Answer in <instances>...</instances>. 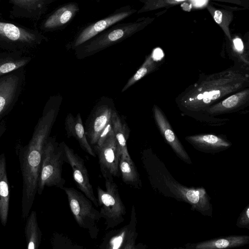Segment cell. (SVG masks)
Here are the masks:
<instances>
[{"mask_svg":"<svg viewBox=\"0 0 249 249\" xmlns=\"http://www.w3.org/2000/svg\"><path fill=\"white\" fill-rule=\"evenodd\" d=\"M58 108V106L53 107L44 113L28 144L19 155L22 177L21 217L23 219L29 214L37 192L44 148Z\"/></svg>","mask_w":249,"mask_h":249,"instance_id":"6da1fadb","label":"cell"},{"mask_svg":"<svg viewBox=\"0 0 249 249\" xmlns=\"http://www.w3.org/2000/svg\"><path fill=\"white\" fill-rule=\"evenodd\" d=\"M142 160L154 190L164 196L189 204L192 211L212 216L211 198L204 188L187 187L177 181L152 151H144Z\"/></svg>","mask_w":249,"mask_h":249,"instance_id":"7a4b0ae2","label":"cell"},{"mask_svg":"<svg viewBox=\"0 0 249 249\" xmlns=\"http://www.w3.org/2000/svg\"><path fill=\"white\" fill-rule=\"evenodd\" d=\"M248 77L234 70L207 76L179 98V107L190 112L205 111L216 101L243 88Z\"/></svg>","mask_w":249,"mask_h":249,"instance_id":"3957f363","label":"cell"},{"mask_svg":"<svg viewBox=\"0 0 249 249\" xmlns=\"http://www.w3.org/2000/svg\"><path fill=\"white\" fill-rule=\"evenodd\" d=\"M154 19L146 17L129 22H119L78 46L75 49V54L79 58L92 55L141 31Z\"/></svg>","mask_w":249,"mask_h":249,"instance_id":"277c9868","label":"cell"},{"mask_svg":"<svg viewBox=\"0 0 249 249\" xmlns=\"http://www.w3.org/2000/svg\"><path fill=\"white\" fill-rule=\"evenodd\" d=\"M67 162L64 142L58 144L48 139L43 151L37 193L41 195L46 186L62 189L65 179L62 178V166Z\"/></svg>","mask_w":249,"mask_h":249,"instance_id":"5b68a950","label":"cell"},{"mask_svg":"<svg viewBox=\"0 0 249 249\" xmlns=\"http://www.w3.org/2000/svg\"><path fill=\"white\" fill-rule=\"evenodd\" d=\"M104 178L106 189L97 187V200L100 216L105 220L106 230H108L124 222L126 211L113 178Z\"/></svg>","mask_w":249,"mask_h":249,"instance_id":"8992f818","label":"cell"},{"mask_svg":"<svg viewBox=\"0 0 249 249\" xmlns=\"http://www.w3.org/2000/svg\"><path fill=\"white\" fill-rule=\"evenodd\" d=\"M71 211L79 227L87 230L91 238H96L99 231L98 224L101 218L99 211L83 193L73 188L63 187Z\"/></svg>","mask_w":249,"mask_h":249,"instance_id":"52a82bcc","label":"cell"},{"mask_svg":"<svg viewBox=\"0 0 249 249\" xmlns=\"http://www.w3.org/2000/svg\"><path fill=\"white\" fill-rule=\"evenodd\" d=\"M137 10L129 5L116 9L107 17L85 27L79 31L72 40L66 45L68 49L75 50L80 45L126 18L137 13Z\"/></svg>","mask_w":249,"mask_h":249,"instance_id":"ba28073f","label":"cell"},{"mask_svg":"<svg viewBox=\"0 0 249 249\" xmlns=\"http://www.w3.org/2000/svg\"><path fill=\"white\" fill-rule=\"evenodd\" d=\"M98 155L101 173L104 178L120 177L119 160L121 154L113 128L99 146L94 145Z\"/></svg>","mask_w":249,"mask_h":249,"instance_id":"9c48e42d","label":"cell"},{"mask_svg":"<svg viewBox=\"0 0 249 249\" xmlns=\"http://www.w3.org/2000/svg\"><path fill=\"white\" fill-rule=\"evenodd\" d=\"M137 218L134 205L131 209L129 223L117 230L107 232L99 246L104 249H136V240Z\"/></svg>","mask_w":249,"mask_h":249,"instance_id":"30bf717a","label":"cell"},{"mask_svg":"<svg viewBox=\"0 0 249 249\" xmlns=\"http://www.w3.org/2000/svg\"><path fill=\"white\" fill-rule=\"evenodd\" d=\"M64 147L67 162L69 163L72 169L73 177L77 187L95 206L98 207L97 198L94 195L84 160L65 143Z\"/></svg>","mask_w":249,"mask_h":249,"instance_id":"8fae6325","label":"cell"},{"mask_svg":"<svg viewBox=\"0 0 249 249\" xmlns=\"http://www.w3.org/2000/svg\"><path fill=\"white\" fill-rule=\"evenodd\" d=\"M113 109L107 103H100L92 111L85 129L90 144L95 145L102 133L111 121Z\"/></svg>","mask_w":249,"mask_h":249,"instance_id":"7c38bea8","label":"cell"},{"mask_svg":"<svg viewBox=\"0 0 249 249\" xmlns=\"http://www.w3.org/2000/svg\"><path fill=\"white\" fill-rule=\"evenodd\" d=\"M153 110L155 122L167 144L180 160L185 163L192 164V161L190 156L173 131L160 108L157 105H154Z\"/></svg>","mask_w":249,"mask_h":249,"instance_id":"4fadbf2b","label":"cell"},{"mask_svg":"<svg viewBox=\"0 0 249 249\" xmlns=\"http://www.w3.org/2000/svg\"><path fill=\"white\" fill-rule=\"evenodd\" d=\"M185 140L194 148L201 152L215 154L230 148L232 143L221 136L213 134H198L188 136Z\"/></svg>","mask_w":249,"mask_h":249,"instance_id":"5bb4252c","label":"cell"},{"mask_svg":"<svg viewBox=\"0 0 249 249\" xmlns=\"http://www.w3.org/2000/svg\"><path fill=\"white\" fill-rule=\"evenodd\" d=\"M249 244V235L220 237L196 243L185 245L187 249H221L239 247Z\"/></svg>","mask_w":249,"mask_h":249,"instance_id":"9a60e30c","label":"cell"},{"mask_svg":"<svg viewBox=\"0 0 249 249\" xmlns=\"http://www.w3.org/2000/svg\"><path fill=\"white\" fill-rule=\"evenodd\" d=\"M79 10L78 4L75 2L63 4L48 17L44 22L43 27L47 29H58L64 27Z\"/></svg>","mask_w":249,"mask_h":249,"instance_id":"2e32d148","label":"cell"},{"mask_svg":"<svg viewBox=\"0 0 249 249\" xmlns=\"http://www.w3.org/2000/svg\"><path fill=\"white\" fill-rule=\"evenodd\" d=\"M249 99V89H245L227 97L209 107L205 111L210 115L230 112L243 106Z\"/></svg>","mask_w":249,"mask_h":249,"instance_id":"e0dca14e","label":"cell"},{"mask_svg":"<svg viewBox=\"0 0 249 249\" xmlns=\"http://www.w3.org/2000/svg\"><path fill=\"white\" fill-rule=\"evenodd\" d=\"M65 126L68 137H74L84 151L93 157L96 156L88 140L80 114L78 113L75 117L71 113L68 114L65 120Z\"/></svg>","mask_w":249,"mask_h":249,"instance_id":"ac0fdd59","label":"cell"},{"mask_svg":"<svg viewBox=\"0 0 249 249\" xmlns=\"http://www.w3.org/2000/svg\"><path fill=\"white\" fill-rule=\"evenodd\" d=\"M9 187L4 154L0 155V221L5 226L8 220L9 207Z\"/></svg>","mask_w":249,"mask_h":249,"instance_id":"d6986e66","label":"cell"},{"mask_svg":"<svg viewBox=\"0 0 249 249\" xmlns=\"http://www.w3.org/2000/svg\"><path fill=\"white\" fill-rule=\"evenodd\" d=\"M0 36L14 41L31 43L36 36L28 31L13 24L0 21Z\"/></svg>","mask_w":249,"mask_h":249,"instance_id":"ffe728a7","label":"cell"},{"mask_svg":"<svg viewBox=\"0 0 249 249\" xmlns=\"http://www.w3.org/2000/svg\"><path fill=\"white\" fill-rule=\"evenodd\" d=\"M119 170L123 182L135 188L142 187V181L134 162L131 159L121 156L119 160Z\"/></svg>","mask_w":249,"mask_h":249,"instance_id":"44dd1931","label":"cell"},{"mask_svg":"<svg viewBox=\"0 0 249 249\" xmlns=\"http://www.w3.org/2000/svg\"><path fill=\"white\" fill-rule=\"evenodd\" d=\"M213 3L220 7H215L211 2L206 6V8L214 20L224 31L228 38L231 40L230 25L233 19V11L222 7L220 3L215 2Z\"/></svg>","mask_w":249,"mask_h":249,"instance_id":"7402d4cb","label":"cell"},{"mask_svg":"<svg viewBox=\"0 0 249 249\" xmlns=\"http://www.w3.org/2000/svg\"><path fill=\"white\" fill-rule=\"evenodd\" d=\"M25 234L27 249H37L41 242L42 233L38 225L36 213L34 211L27 217Z\"/></svg>","mask_w":249,"mask_h":249,"instance_id":"603a6c76","label":"cell"},{"mask_svg":"<svg viewBox=\"0 0 249 249\" xmlns=\"http://www.w3.org/2000/svg\"><path fill=\"white\" fill-rule=\"evenodd\" d=\"M111 124L121 156L129 159H131L127 147V140L129 136V131H127L125 125L123 123L118 114L115 110H113L112 112Z\"/></svg>","mask_w":249,"mask_h":249,"instance_id":"cb8c5ba5","label":"cell"},{"mask_svg":"<svg viewBox=\"0 0 249 249\" xmlns=\"http://www.w3.org/2000/svg\"><path fill=\"white\" fill-rule=\"evenodd\" d=\"M18 77L10 75L0 80V115L13 99L18 85Z\"/></svg>","mask_w":249,"mask_h":249,"instance_id":"d4e9b609","label":"cell"},{"mask_svg":"<svg viewBox=\"0 0 249 249\" xmlns=\"http://www.w3.org/2000/svg\"><path fill=\"white\" fill-rule=\"evenodd\" d=\"M142 3L137 13L142 14L154 11L160 9H169L185 2L196 1L197 0H137ZM215 2L216 0H209Z\"/></svg>","mask_w":249,"mask_h":249,"instance_id":"484cf974","label":"cell"},{"mask_svg":"<svg viewBox=\"0 0 249 249\" xmlns=\"http://www.w3.org/2000/svg\"><path fill=\"white\" fill-rule=\"evenodd\" d=\"M157 66V63L156 62L153 53H151L146 58L136 72L128 80L123 88L122 92L125 91L146 74L155 70Z\"/></svg>","mask_w":249,"mask_h":249,"instance_id":"4316f807","label":"cell"},{"mask_svg":"<svg viewBox=\"0 0 249 249\" xmlns=\"http://www.w3.org/2000/svg\"><path fill=\"white\" fill-rule=\"evenodd\" d=\"M29 61L28 59H21L8 60L0 63V76L18 69L25 65Z\"/></svg>","mask_w":249,"mask_h":249,"instance_id":"83f0119b","label":"cell"},{"mask_svg":"<svg viewBox=\"0 0 249 249\" xmlns=\"http://www.w3.org/2000/svg\"><path fill=\"white\" fill-rule=\"evenodd\" d=\"M15 5L26 9L44 8L52 0H11Z\"/></svg>","mask_w":249,"mask_h":249,"instance_id":"f1b7e54d","label":"cell"},{"mask_svg":"<svg viewBox=\"0 0 249 249\" xmlns=\"http://www.w3.org/2000/svg\"><path fill=\"white\" fill-rule=\"evenodd\" d=\"M236 225L239 228L249 229V205H248L240 213Z\"/></svg>","mask_w":249,"mask_h":249,"instance_id":"f546056e","label":"cell"},{"mask_svg":"<svg viewBox=\"0 0 249 249\" xmlns=\"http://www.w3.org/2000/svg\"><path fill=\"white\" fill-rule=\"evenodd\" d=\"M234 46L239 52H241L244 49V45L242 40L240 38H235L233 39Z\"/></svg>","mask_w":249,"mask_h":249,"instance_id":"4dcf8cb0","label":"cell"},{"mask_svg":"<svg viewBox=\"0 0 249 249\" xmlns=\"http://www.w3.org/2000/svg\"><path fill=\"white\" fill-rule=\"evenodd\" d=\"M96 1H101V0H95Z\"/></svg>","mask_w":249,"mask_h":249,"instance_id":"1f68e13d","label":"cell"},{"mask_svg":"<svg viewBox=\"0 0 249 249\" xmlns=\"http://www.w3.org/2000/svg\"></svg>","mask_w":249,"mask_h":249,"instance_id":"d6a6232c","label":"cell"}]
</instances>
